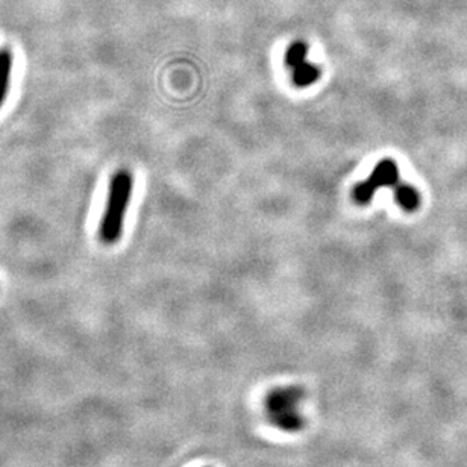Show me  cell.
I'll use <instances>...</instances> for the list:
<instances>
[{
    "label": "cell",
    "instance_id": "6da1fadb",
    "mask_svg": "<svg viewBox=\"0 0 467 467\" xmlns=\"http://www.w3.org/2000/svg\"><path fill=\"white\" fill-rule=\"evenodd\" d=\"M134 178L129 170H117L113 175L105 211L99 225V238L105 244H115L120 240L127 208L131 204Z\"/></svg>",
    "mask_w": 467,
    "mask_h": 467
},
{
    "label": "cell",
    "instance_id": "7a4b0ae2",
    "mask_svg": "<svg viewBox=\"0 0 467 467\" xmlns=\"http://www.w3.org/2000/svg\"><path fill=\"white\" fill-rule=\"evenodd\" d=\"M297 393L293 388H285L276 391L269 399V411L273 416V420L281 425V428L294 429L299 425V416H297Z\"/></svg>",
    "mask_w": 467,
    "mask_h": 467
},
{
    "label": "cell",
    "instance_id": "3957f363",
    "mask_svg": "<svg viewBox=\"0 0 467 467\" xmlns=\"http://www.w3.org/2000/svg\"><path fill=\"white\" fill-rule=\"evenodd\" d=\"M369 180L376 190L381 187H396L399 180V170L395 161L382 159L371 172Z\"/></svg>",
    "mask_w": 467,
    "mask_h": 467
},
{
    "label": "cell",
    "instance_id": "277c9868",
    "mask_svg": "<svg viewBox=\"0 0 467 467\" xmlns=\"http://www.w3.org/2000/svg\"><path fill=\"white\" fill-rule=\"evenodd\" d=\"M13 53L9 49H0V108L8 99L13 76Z\"/></svg>",
    "mask_w": 467,
    "mask_h": 467
},
{
    "label": "cell",
    "instance_id": "5b68a950",
    "mask_svg": "<svg viewBox=\"0 0 467 467\" xmlns=\"http://www.w3.org/2000/svg\"><path fill=\"white\" fill-rule=\"evenodd\" d=\"M395 199L405 211H414L420 205L419 191L408 184H398L395 188Z\"/></svg>",
    "mask_w": 467,
    "mask_h": 467
},
{
    "label": "cell",
    "instance_id": "8992f818",
    "mask_svg": "<svg viewBox=\"0 0 467 467\" xmlns=\"http://www.w3.org/2000/svg\"><path fill=\"white\" fill-rule=\"evenodd\" d=\"M318 76H321V71L314 66V64L310 62H302L301 66H297L293 69V82L297 85V87H308V85L314 83Z\"/></svg>",
    "mask_w": 467,
    "mask_h": 467
},
{
    "label": "cell",
    "instance_id": "52a82bcc",
    "mask_svg": "<svg viewBox=\"0 0 467 467\" xmlns=\"http://www.w3.org/2000/svg\"><path fill=\"white\" fill-rule=\"evenodd\" d=\"M306 53H308L306 45H304V42H301V41L293 42V45L289 47V50H287V53H285V64L292 69L301 66L302 62H305Z\"/></svg>",
    "mask_w": 467,
    "mask_h": 467
},
{
    "label": "cell",
    "instance_id": "ba28073f",
    "mask_svg": "<svg viewBox=\"0 0 467 467\" xmlns=\"http://www.w3.org/2000/svg\"><path fill=\"white\" fill-rule=\"evenodd\" d=\"M376 188L371 185L370 180H363V183H359L355 188H354V199L358 202L361 205H366L369 202L374 199Z\"/></svg>",
    "mask_w": 467,
    "mask_h": 467
}]
</instances>
